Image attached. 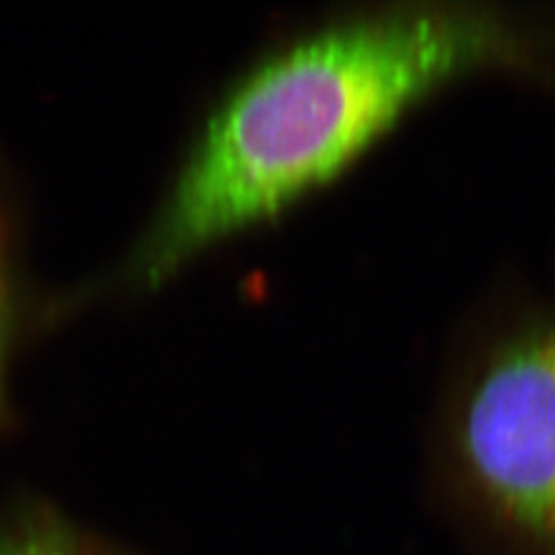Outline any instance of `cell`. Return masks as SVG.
Segmentation results:
<instances>
[{
    "instance_id": "cell-4",
    "label": "cell",
    "mask_w": 555,
    "mask_h": 555,
    "mask_svg": "<svg viewBox=\"0 0 555 555\" xmlns=\"http://www.w3.org/2000/svg\"><path fill=\"white\" fill-rule=\"evenodd\" d=\"M0 555H95L54 527H27L0 539Z\"/></svg>"
},
{
    "instance_id": "cell-2",
    "label": "cell",
    "mask_w": 555,
    "mask_h": 555,
    "mask_svg": "<svg viewBox=\"0 0 555 555\" xmlns=\"http://www.w3.org/2000/svg\"><path fill=\"white\" fill-rule=\"evenodd\" d=\"M463 461L502 515L555 545V327L500 344L459 420Z\"/></svg>"
},
{
    "instance_id": "cell-1",
    "label": "cell",
    "mask_w": 555,
    "mask_h": 555,
    "mask_svg": "<svg viewBox=\"0 0 555 555\" xmlns=\"http://www.w3.org/2000/svg\"><path fill=\"white\" fill-rule=\"evenodd\" d=\"M531 52L522 27L474 4L391 9L293 43L220 101L128 280L159 288L208 245L332 178L433 87Z\"/></svg>"
},
{
    "instance_id": "cell-3",
    "label": "cell",
    "mask_w": 555,
    "mask_h": 555,
    "mask_svg": "<svg viewBox=\"0 0 555 555\" xmlns=\"http://www.w3.org/2000/svg\"><path fill=\"white\" fill-rule=\"evenodd\" d=\"M17 266H15V229L4 199L0 198V414L7 399L9 362L17 330Z\"/></svg>"
}]
</instances>
